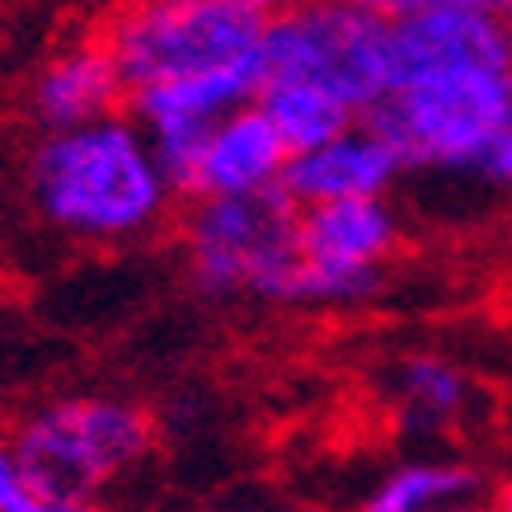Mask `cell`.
Wrapping results in <instances>:
<instances>
[{"label": "cell", "instance_id": "obj_19", "mask_svg": "<svg viewBox=\"0 0 512 512\" xmlns=\"http://www.w3.org/2000/svg\"><path fill=\"white\" fill-rule=\"evenodd\" d=\"M226 5H235V10H245V15H254V19H278V15H287V10H296V5H306V0H226Z\"/></svg>", "mask_w": 512, "mask_h": 512}, {"label": "cell", "instance_id": "obj_20", "mask_svg": "<svg viewBox=\"0 0 512 512\" xmlns=\"http://www.w3.org/2000/svg\"><path fill=\"white\" fill-rule=\"evenodd\" d=\"M348 5L372 10V15H381V19H400V15H409V10H419L423 0H348Z\"/></svg>", "mask_w": 512, "mask_h": 512}, {"label": "cell", "instance_id": "obj_15", "mask_svg": "<svg viewBox=\"0 0 512 512\" xmlns=\"http://www.w3.org/2000/svg\"><path fill=\"white\" fill-rule=\"evenodd\" d=\"M409 428H451L470 414V381L442 357H409L395 381Z\"/></svg>", "mask_w": 512, "mask_h": 512}, {"label": "cell", "instance_id": "obj_22", "mask_svg": "<svg viewBox=\"0 0 512 512\" xmlns=\"http://www.w3.org/2000/svg\"><path fill=\"white\" fill-rule=\"evenodd\" d=\"M489 512H512V480L498 484V494H494V503H489Z\"/></svg>", "mask_w": 512, "mask_h": 512}, {"label": "cell", "instance_id": "obj_6", "mask_svg": "<svg viewBox=\"0 0 512 512\" xmlns=\"http://www.w3.org/2000/svg\"><path fill=\"white\" fill-rule=\"evenodd\" d=\"M259 43L264 19L226 0H127L104 33L127 94L259 57Z\"/></svg>", "mask_w": 512, "mask_h": 512}, {"label": "cell", "instance_id": "obj_9", "mask_svg": "<svg viewBox=\"0 0 512 512\" xmlns=\"http://www.w3.org/2000/svg\"><path fill=\"white\" fill-rule=\"evenodd\" d=\"M390 62L395 80L390 90L428 71H456V66H512L503 19L466 15V10H442L419 5L409 15L390 19Z\"/></svg>", "mask_w": 512, "mask_h": 512}, {"label": "cell", "instance_id": "obj_1", "mask_svg": "<svg viewBox=\"0 0 512 512\" xmlns=\"http://www.w3.org/2000/svg\"><path fill=\"white\" fill-rule=\"evenodd\" d=\"M24 184L33 212L52 231L85 245H123L151 235L174 198L156 170L146 132L118 113L43 137L29 151Z\"/></svg>", "mask_w": 512, "mask_h": 512}, {"label": "cell", "instance_id": "obj_21", "mask_svg": "<svg viewBox=\"0 0 512 512\" xmlns=\"http://www.w3.org/2000/svg\"><path fill=\"white\" fill-rule=\"evenodd\" d=\"M29 512H94L85 498H38Z\"/></svg>", "mask_w": 512, "mask_h": 512}, {"label": "cell", "instance_id": "obj_16", "mask_svg": "<svg viewBox=\"0 0 512 512\" xmlns=\"http://www.w3.org/2000/svg\"><path fill=\"white\" fill-rule=\"evenodd\" d=\"M461 179L489 188V193H512V127H508V132H498L480 156L470 160Z\"/></svg>", "mask_w": 512, "mask_h": 512}, {"label": "cell", "instance_id": "obj_3", "mask_svg": "<svg viewBox=\"0 0 512 512\" xmlns=\"http://www.w3.org/2000/svg\"><path fill=\"white\" fill-rule=\"evenodd\" d=\"M296 207L282 188L259 198H193L184 221L188 282L212 301L254 296L292 306V282L301 268Z\"/></svg>", "mask_w": 512, "mask_h": 512}, {"label": "cell", "instance_id": "obj_10", "mask_svg": "<svg viewBox=\"0 0 512 512\" xmlns=\"http://www.w3.org/2000/svg\"><path fill=\"white\" fill-rule=\"evenodd\" d=\"M400 174H409L404 160L367 123H353L343 137L315 146L306 156H292L287 174H282V193L296 207L390 198V188L400 184Z\"/></svg>", "mask_w": 512, "mask_h": 512}, {"label": "cell", "instance_id": "obj_5", "mask_svg": "<svg viewBox=\"0 0 512 512\" xmlns=\"http://www.w3.org/2000/svg\"><path fill=\"white\" fill-rule=\"evenodd\" d=\"M151 414L141 404L104 400V395H80L33 409L15 428L10 451L19 470L29 475L38 498H85L137 466L151 451Z\"/></svg>", "mask_w": 512, "mask_h": 512}, {"label": "cell", "instance_id": "obj_2", "mask_svg": "<svg viewBox=\"0 0 512 512\" xmlns=\"http://www.w3.org/2000/svg\"><path fill=\"white\" fill-rule=\"evenodd\" d=\"M362 123L404 170L466 174L484 146L512 127V66H456L395 85Z\"/></svg>", "mask_w": 512, "mask_h": 512}, {"label": "cell", "instance_id": "obj_13", "mask_svg": "<svg viewBox=\"0 0 512 512\" xmlns=\"http://www.w3.org/2000/svg\"><path fill=\"white\" fill-rule=\"evenodd\" d=\"M254 104L268 113V123L278 127L282 146H287L292 156H306L315 146L343 137L353 123H362L334 94L315 90V85H292V80H268Z\"/></svg>", "mask_w": 512, "mask_h": 512}, {"label": "cell", "instance_id": "obj_4", "mask_svg": "<svg viewBox=\"0 0 512 512\" xmlns=\"http://www.w3.org/2000/svg\"><path fill=\"white\" fill-rule=\"evenodd\" d=\"M259 62L268 80H292L334 94L339 104L367 118L390 94V19L357 10L348 0H306L268 19Z\"/></svg>", "mask_w": 512, "mask_h": 512}, {"label": "cell", "instance_id": "obj_8", "mask_svg": "<svg viewBox=\"0 0 512 512\" xmlns=\"http://www.w3.org/2000/svg\"><path fill=\"white\" fill-rule=\"evenodd\" d=\"M264 90V62L245 57V62H226L198 76H179L151 90H132L127 109L132 123L146 132V141L156 137H207L221 118H231L235 109L254 104Z\"/></svg>", "mask_w": 512, "mask_h": 512}, {"label": "cell", "instance_id": "obj_12", "mask_svg": "<svg viewBox=\"0 0 512 512\" xmlns=\"http://www.w3.org/2000/svg\"><path fill=\"white\" fill-rule=\"evenodd\" d=\"M127 99L123 76L113 57L99 47H71L62 57L33 76L29 85V118L43 127L47 137L52 132H76V127H90L99 118H113V104Z\"/></svg>", "mask_w": 512, "mask_h": 512}, {"label": "cell", "instance_id": "obj_17", "mask_svg": "<svg viewBox=\"0 0 512 512\" xmlns=\"http://www.w3.org/2000/svg\"><path fill=\"white\" fill-rule=\"evenodd\" d=\"M33 503H38V494H33L29 475L19 470L10 442H0V512H29Z\"/></svg>", "mask_w": 512, "mask_h": 512}, {"label": "cell", "instance_id": "obj_11", "mask_svg": "<svg viewBox=\"0 0 512 512\" xmlns=\"http://www.w3.org/2000/svg\"><path fill=\"white\" fill-rule=\"evenodd\" d=\"M287 165H292V151L282 146L278 127L268 123L259 104H245L212 127L198 160L193 198H259L282 188Z\"/></svg>", "mask_w": 512, "mask_h": 512}, {"label": "cell", "instance_id": "obj_14", "mask_svg": "<svg viewBox=\"0 0 512 512\" xmlns=\"http://www.w3.org/2000/svg\"><path fill=\"white\" fill-rule=\"evenodd\" d=\"M480 475L466 461H404L362 498V512H442L475 503Z\"/></svg>", "mask_w": 512, "mask_h": 512}, {"label": "cell", "instance_id": "obj_23", "mask_svg": "<svg viewBox=\"0 0 512 512\" xmlns=\"http://www.w3.org/2000/svg\"><path fill=\"white\" fill-rule=\"evenodd\" d=\"M503 33H508V62H512V5H508V15H503Z\"/></svg>", "mask_w": 512, "mask_h": 512}, {"label": "cell", "instance_id": "obj_18", "mask_svg": "<svg viewBox=\"0 0 512 512\" xmlns=\"http://www.w3.org/2000/svg\"><path fill=\"white\" fill-rule=\"evenodd\" d=\"M423 5H442V10H466V15H489L503 19L512 0H423Z\"/></svg>", "mask_w": 512, "mask_h": 512}, {"label": "cell", "instance_id": "obj_7", "mask_svg": "<svg viewBox=\"0 0 512 512\" xmlns=\"http://www.w3.org/2000/svg\"><path fill=\"white\" fill-rule=\"evenodd\" d=\"M400 212L390 198L325 202L296 212L301 268L292 282V306H357L376 296L381 268L400 249Z\"/></svg>", "mask_w": 512, "mask_h": 512}]
</instances>
